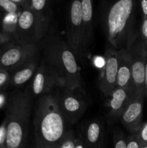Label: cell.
I'll use <instances>...</instances> for the list:
<instances>
[{
  "label": "cell",
  "instance_id": "obj_1",
  "mask_svg": "<svg viewBox=\"0 0 147 148\" xmlns=\"http://www.w3.org/2000/svg\"><path fill=\"white\" fill-rule=\"evenodd\" d=\"M42 55L43 63L53 71L62 88L76 90L81 88L82 81L77 59L60 34L48 33L43 40Z\"/></svg>",
  "mask_w": 147,
  "mask_h": 148
},
{
  "label": "cell",
  "instance_id": "obj_2",
  "mask_svg": "<svg viewBox=\"0 0 147 148\" xmlns=\"http://www.w3.org/2000/svg\"><path fill=\"white\" fill-rule=\"evenodd\" d=\"M135 8L133 0H119L106 5L102 11L107 43L117 50H128L139 36L135 29Z\"/></svg>",
  "mask_w": 147,
  "mask_h": 148
},
{
  "label": "cell",
  "instance_id": "obj_3",
  "mask_svg": "<svg viewBox=\"0 0 147 148\" xmlns=\"http://www.w3.org/2000/svg\"><path fill=\"white\" fill-rule=\"evenodd\" d=\"M66 123L56 95L50 93L39 97L35 111V148L59 145L68 132Z\"/></svg>",
  "mask_w": 147,
  "mask_h": 148
},
{
  "label": "cell",
  "instance_id": "obj_4",
  "mask_svg": "<svg viewBox=\"0 0 147 148\" xmlns=\"http://www.w3.org/2000/svg\"><path fill=\"white\" fill-rule=\"evenodd\" d=\"M33 97L27 89L9 96L4 119L7 121V148H24L29 133Z\"/></svg>",
  "mask_w": 147,
  "mask_h": 148
},
{
  "label": "cell",
  "instance_id": "obj_5",
  "mask_svg": "<svg viewBox=\"0 0 147 148\" xmlns=\"http://www.w3.org/2000/svg\"><path fill=\"white\" fill-rule=\"evenodd\" d=\"M50 20L28 9L22 10L13 34L14 41L21 45L37 44L48 33Z\"/></svg>",
  "mask_w": 147,
  "mask_h": 148
},
{
  "label": "cell",
  "instance_id": "obj_6",
  "mask_svg": "<svg viewBox=\"0 0 147 148\" xmlns=\"http://www.w3.org/2000/svg\"><path fill=\"white\" fill-rule=\"evenodd\" d=\"M39 51L37 44L21 45L14 41L0 50V71L12 73L30 59L36 57Z\"/></svg>",
  "mask_w": 147,
  "mask_h": 148
},
{
  "label": "cell",
  "instance_id": "obj_7",
  "mask_svg": "<svg viewBox=\"0 0 147 148\" xmlns=\"http://www.w3.org/2000/svg\"><path fill=\"white\" fill-rule=\"evenodd\" d=\"M82 21V1L76 0L71 3L66 11L65 40L76 59L80 62Z\"/></svg>",
  "mask_w": 147,
  "mask_h": 148
},
{
  "label": "cell",
  "instance_id": "obj_8",
  "mask_svg": "<svg viewBox=\"0 0 147 148\" xmlns=\"http://www.w3.org/2000/svg\"><path fill=\"white\" fill-rule=\"evenodd\" d=\"M74 91L63 88L56 95L61 112L69 124H76L84 115L88 106L84 98Z\"/></svg>",
  "mask_w": 147,
  "mask_h": 148
},
{
  "label": "cell",
  "instance_id": "obj_9",
  "mask_svg": "<svg viewBox=\"0 0 147 148\" xmlns=\"http://www.w3.org/2000/svg\"><path fill=\"white\" fill-rule=\"evenodd\" d=\"M128 51L131 59L133 85L138 93L144 95V79L147 47L141 38L138 36L132 46L128 49Z\"/></svg>",
  "mask_w": 147,
  "mask_h": 148
},
{
  "label": "cell",
  "instance_id": "obj_10",
  "mask_svg": "<svg viewBox=\"0 0 147 148\" xmlns=\"http://www.w3.org/2000/svg\"><path fill=\"white\" fill-rule=\"evenodd\" d=\"M118 54L119 51L107 43L103 56L105 64L102 69L99 81V89L106 96H108L117 88Z\"/></svg>",
  "mask_w": 147,
  "mask_h": 148
},
{
  "label": "cell",
  "instance_id": "obj_11",
  "mask_svg": "<svg viewBox=\"0 0 147 148\" xmlns=\"http://www.w3.org/2000/svg\"><path fill=\"white\" fill-rule=\"evenodd\" d=\"M56 87H61L58 78L47 65L41 63L37 66L27 90L33 97H40L50 94L52 90Z\"/></svg>",
  "mask_w": 147,
  "mask_h": 148
},
{
  "label": "cell",
  "instance_id": "obj_12",
  "mask_svg": "<svg viewBox=\"0 0 147 148\" xmlns=\"http://www.w3.org/2000/svg\"><path fill=\"white\" fill-rule=\"evenodd\" d=\"M144 98V94H135L120 118L121 124L131 134H136L144 123L142 118Z\"/></svg>",
  "mask_w": 147,
  "mask_h": 148
},
{
  "label": "cell",
  "instance_id": "obj_13",
  "mask_svg": "<svg viewBox=\"0 0 147 148\" xmlns=\"http://www.w3.org/2000/svg\"><path fill=\"white\" fill-rule=\"evenodd\" d=\"M138 92L135 89L126 90L116 88L108 96L106 106L108 108V119L113 123L120 119L130 101Z\"/></svg>",
  "mask_w": 147,
  "mask_h": 148
},
{
  "label": "cell",
  "instance_id": "obj_14",
  "mask_svg": "<svg viewBox=\"0 0 147 148\" xmlns=\"http://www.w3.org/2000/svg\"><path fill=\"white\" fill-rule=\"evenodd\" d=\"M82 1V42H81V62H84L89 53L94 37L93 4L92 0Z\"/></svg>",
  "mask_w": 147,
  "mask_h": 148
},
{
  "label": "cell",
  "instance_id": "obj_15",
  "mask_svg": "<svg viewBox=\"0 0 147 148\" xmlns=\"http://www.w3.org/2000/svg\"><path fill=\"white\" fill-rule=\"evenodd\" d=\"M79 138L87 148H105V128L104 122L99 120H92L82 127Z\"/></svg>",
  "mask_w": 147,
  "mask_h": 148
},
{
  "label": "cell",
  "instance_id": "obj_16",
  "mask_svg": "<svg viewBox=\"0 0 147 148\" xmlns=\"http://www.w3.org/2000/svg\"><path fill=\"white\" fill-rule=\"evenodd\" d=\"M117 88L126 90L135 89L133 82L131 59L128 50L125 49L120 50L118 54Z\"/></svg>",
  "mask_w": 147,
  "mask_h": 148
},
{
  "label": "cell",
  "instance_id": "obj_17",
  "mask_svg": "<svg viewBox=\"0 0 147 148\" xmlns=\"http://www.w3.org/2000/svg\"><path fill=\"white\" fill-rule=\"evenodd\" d=\"M39 66L37 56L30 59L20 68L10 74V85L14 88H20L30 81Z\"/></svg>",
  "mask_w": 147,
  "mask_h": 148
},
{
  "label": "cell",
  "instance_id": "obj_18",
  "mask_svg": "<svg viewBox=\"0 0 147 148\" xmlns=\"http://www.w3.org/2000/svg\"><path fill=\"white\" fill-rule=\"evenodd\" d=\"M27 9L50 20V4L47 0H28Z\"/></svg>",
  "mask_w": 147,
  "mask_h": 148
},
{
  "label": "cell",
  "instance_id": "obj_19",
  "mask_svg": "<svg viewBox=\"0 0 147 148\" xmlns=\"http://www.w3.org/2000/svg\"><path fill=\"white\" fill-rule=\"evenodd\" d=\"M20 12L7 14L1 17V32L8 34H14L17 28Z\"/></svg>",
  "mask_w": 147,
  "mask_h": 148
},
{
  "label": "cell",
  "instance_id": "obj_20",
  "mask_svg": "<svg viewBox=\"0 0 147 148\" xmlns=\"http://www.w3.org/2000/svg\"><path fill=\"white\" fill-rule=\"evenodd\" d=\"M21 10L14 0H0V17L7 14L18 13Z\"/></svg>",
  "mask_w": 147,
  "mask_h": 148
},
{
  "label": "cell",
  "instance_id": "obj_21",
  "mask_svg": "<svg viewBox=\"0 0 147 148\" xmlns=\"http://www.w3.org/2000/svg\"><path fill=\"white\" fill-rule=\"evenodd\" d=\"M114 148H126V137L122 131L118 129L112 132Z\"/></svg>",
  "mask_w": 147,
  "mask_h": 148
},
{
  "label": "cell",
  "instance_id": "obj_22",
  "mask_svg": "<svg viewBox=\"0 0 147 148\" xmlns=\"http://www.w3.org/2000/svg\"><path fill=\"white\" fill-rule=\"evenodd\" d=\"M76 136L71 131H68L63 140L60 144L53 148H74Z\"/></svg>",
  "mask_w": 147,
  "mask_h": 148
},
{
  "label": "cell",
  "instance_id": "obj_23",
  "mask_svg": "<svg viewBox=\"0 0 147 148\" xmlns=\"http://www.w3.org/2000/svg\"><path fill=\"white\" fill-rule=\"evenodd\" d=\"M7 137V121L4 119L1 124H0V148L6 147Z\"/></svg>",
  "mask_w": 147,
  "mask_h": 148
},
{
  "label": "cell",
  "instance_id": "obj_24",
  "mask_svg": "<svg viewBox=\"0 0 147 148\" xmlns=\"http://www.w3.org/2000/svg\"><path fill=\"white\" fill-rule=\"evenodd\" d=\"M141 144L136 134H129L126 137V148H141Z\"/></svg>",
  "mask_w": 147,
  "mask_h": 148
},
{
  "label": "cell",
  "instance_id": "obj_25",
  "mask_svg": "<svg viewBox=\"0 0 147 148\" xmlns=\"http://www.w3.org/2000/svg\"><path fill=\"white\" fill-rule=\"evenodd\" d=\"M136 135L141 145L147 144V121L143 123Z\"/></svg>",
  "mask_w": 147,
  "mask_h": 148
},
{
  "label": "cell",
  "instance_id": "obj_26",
  "mask_svg": "<svg viewBox=\"0 0 147 148\" xmlns=\"http://www.w3.org/2000/svg\"><path fill=\"white\" fill-rule=\"evenodd\" d=\"M10 74L7 72L0 71V91L10 85Z\"/></svg>",
  "mask_w": 147,
  "mask_h": 148
},
{
  "label": "cell",
  "instance_id": "obj_27",
  "mask_svg": "<svg viewBox=\"0 0 147 148\" xmlns=\"http://www.w3.org/2000/svg\"><path fill=\"white\" fill-rule=\"evenodd\" d=\"M14 41V36L12 34L0 32V46L7 45Z\"/></svg>",
  "mask_w": 147,
  "mask_h": 148
},
{
  "label": "cell",
  "instance_id": "obj_28",
  "mask_svg": "<svg viewBox=\"0 0 147 148\" xmlns=\"http://www.w3.org/2000/svg\"><path fill=\"white\" fill-rule=\"evenodd\" d=\"M141 38L147 47V17L143 16V21L141 28Z\"/></svg>",
  "mask_w": 147,
  "mask_h": 148
},
{
  "label": "cell",
  "instance_id": "obj_29",
  "mask_svg": "<svg viewBox=\"0 0 147 148\" xmlns=\"http://www.w3.org/2000/svg\"><path fill=\"white\" fill-rule=\"evenodd\" d=\"M9 101V95L4 91H0V110L7 106Z\"/></svg>",
  "mask_w": 147,
  "mask_h": 148
},
{
  "label": "cell",
  "instance_id": "obj_30",
  "mask_svg": "<svg viewBox=\"0 0 147 148\" xmlns=\"http://www.w3.org/2000/svg\"><path fill=\"white\" fill-rule=\"evenodd\" d=\"M94 64H95V66L98 68H101L102 69L105 64V60H104V57H100V56H97L95 57V61H94Z\"/></svg>",
  "mask_w": 147,
  "mask_h": 148
},
{
  "label": "cell",
  "instance_id": "obj_31",
  "mask_svg": "<svg viewBox=\"0 0 147 148\" xmlns=\"http://www.w3.org/2000/svg\"><path fill=\"white\" fill-rule=\"evenodd\" d=\"M74 148H87V147L85 145L84 143L79 137H76V140H75Z\"/></svg>",
  "mask_w": 147,
  "mask_h": 148
},
{
  "label": "cell",
  "instance_id": "obj_32",
  "mask_svg": "<svg viewBox=\"0 0 147 148\" xmlns=\"http://www.w3.org/2000/svg\"><path fill=\"white\" fill-rule=\"evenodd\" d=\"M141 7L144 17H147V0H143L141 1Z\"/></svg>",
  "mask_w": 147,
  "mask_h": 148
},
{
  "label": "cell",
  "instance_id": "obj_33",
  "mask_svg": "<svg viewBox=\"0 0 147 148\" xmlns=\"http://www.w3.org/2000/svg\"><path fill=\"white\" fill-rule=\"evenodd\" d=\"M144 96L147 98V56H146V64L145 69V79H144Z\"/></svg>",
  "mask_w": 147,
  "mask_h": 148
},
{
  "label": "cell",
  "instance_id": "obj_34",
  "mask_svg": "<svg viewBox=\"0 0 147 148\" xmlns=\"http://www.w3.org/2000/svg\"><path fill=\"white\" fill-rule=\"evenodd\" d=\"M141 148H147V144L141 145Z\"/></svg>",
  "mask_w": 147,
  "mask_h": 148
},
{
  "label": "cell",
  "instance_id": "obj_35",
  "mask_svg": "<svg viewBox=\"0 0 147 148\" xmlns=\"http://www.w3.org/2000/svg\"><path fill=\"white\" fill-rule=\"evenodd\" d=\"M4 148H7V147H4Z\"/></svg>",
  "mask_w": 147,
  "mask_h": 148
}]
</instances>
